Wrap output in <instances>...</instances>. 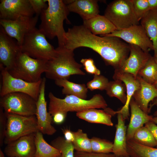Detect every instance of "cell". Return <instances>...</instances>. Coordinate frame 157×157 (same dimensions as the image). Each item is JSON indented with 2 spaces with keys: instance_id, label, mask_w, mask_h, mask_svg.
I'll list each match as a JSON object with an SVG mask.
<instances>
[{
  "instance_id": "1",
  "label": "cell",
  "mask_w": 157,
  "mask_h": 157,
  "mask_svg": "<svg viewBox=\"0 0 157 157\" xmlns=\"http://www.w3.org/2000/svg\"><path fill=\"white\" fill-rule=\"evenodd\" d=\"M67 49L74 50L80 47L90 48L99 54L106 64L111 63L117 57L119 44L115 37H99L93 34L83 25L69 28L65 34Z\"/></svg>"
},
{
  "instance_id": "2",
  "label": "cell",
  "mask_w": 157,
  "mask_h": 157,
  "mask_svg": "<svg viewBox=\"0 0 157 157\" xmlns=\"http://www.w3.org/2000/svg\"><path fill=\"white\" fill-rule=\"evenodd\" d=\"M47 8L41 13L39 28L50 39L57 38L58 47H64L66 32L63 22H69L67 17L69 12L62 0H47Z\"/></svg>"
},
{
  "instance_id": "3",
  "label": "cell",
  "mask_w": 157,
  "mask_h": 157,
  "mask_svg": "<svg viewBox=\"0 0 157 157\" xmlns=\"http://www.w3.org/2000/svg\"><path fill=\"white\" fill-rule=\"evenodd\" d=\"M56 49L55 55L47 62L45 73L47 78L54 81L68 80L72 75L85 74L81 69L82 65L77 63L74 59V50L64 47L58 46Z\"/></svg>"
},
{
  "instance_id": "4",
  "label": "cell",
  "mask_w": 157,
  "mask_h": 157,
  "mask_svg": "<svg viewBox=\"0 0 157 157\" xmlns=\"http://www.w3.org/2000/svg\"><path fill=\"white\" fill-rule=\"evenodd\" d=\"M48 111L52 116L58 112L67 113L69 112L81 111L92 108H107V104L103 97L99 94L94 95L89 100H86L72 95H67L64 99L56 97L51 92L48 95Z\"/></svg>"
},
{
  "instance_id": "5",
  "label": "cell",
  "mask_w": 157,
  "mask_h": 157,
  "mask_svg": "<svg viewBox=\"0 0 157 157\" xmlns=\"http://www.w3.org/2000/svg\"><path fill=\"white\" fill-rule=\"evenodd\" d=\"M47 61L33 58L20 51L13 67L7 70L15 78L28 82H37L42 79L41 76L46 70Z\"/></svg>"
},
{
  "instance_id": "6",
  "label": "cell",
  "mask_w": 157,
  "mask_h": 157,
  "mask_svg": "<svg viewBox=\"0 0 157 157\" xmlns=\"http://www.w3.org/2000/svg\"><path fill=\"white\" fill-rule=\"evenodd\" d=\"M21 51L36 59L48 61L56 53L43 31L35 28L27 33L20 46Z\"/></svg>"
},
{
  "instance_id": "7",
  "label": "cell",
  "mask_w": 157,
  "mask_h": 157,
  "mask_svg": "<svg viewBox=\"0 0 157 157\" xmlns=\"http://www.w3.org/2000/svg\"><path fill=\"white\" fill-rule=\"evenodd\" d=\"M120 30L139 24L135 14L131 0H115L109 3L104 15Z\"/></svg>"
},
{
  "instance_id": "8",
  "label": "cell",
  "mask_w": 157,
  "mask_h": 157,
  "mask_svg": "<svg viewBox=\"0 0 157 157\" xmlns=\"http://www.w3.org/2000/svg\"><path fill=\"white\" fill-rule=\"evenodd\" d=\"M5 113L7 124L5 141L6 144L39 131L35 115L24 116Z\"/></svg>"
},
{
  "instance_id": "9",
  "label": "cell",
  "mask_w": 157,
  "mask_h": 157,
  "mask_svg": "<svg viewBox=\"0 0 157 157\" xmlns=\"http://www.w3.org/2000/svg\"><path fill=\"white\" fill-rule=\"evenodd\" d=\"M0 67L2 79L1 97L11 93L20 92L27 94L37 101L42 79L37 82H28L13 77L2 65L0 64Z\"/></svg>"
},
{
  "instance_id": "10",
  "label": "cell",
  "mask_w": 157,
  "mask_h": 157,
  "mask_svg": "<svg viewBox=\"0 0 157 157\" xmlns=\"http://www.w3.org/2000/svg\"><path fill=\"white\" fill-rule=\"evenodd\" d=\"M1 97L0 107L5 113L24 116L35 115L37 101L30 95L13 92Z\"/></svg>"
},
{
  "instance_id": "11",
  "label": "cell",
  "mask_w": 157,
  "mask_h": 157,
  "mask_svg": "<svg viewBox=\"0 0 157 157\" xmlns=\"http://www.w3.org/2000/svg\"><path fill=\"white\" fill-rule=\"evenodd\" d=\"M38 16L22 17L14 20L0 19V24L6 33L15 39L20 46L26 35L36 28Z\"/></svg>"
},
{
  "instance_id": "12",
  "label": "cell",
  "mask_w": 157,
  "mask_h": 157,
  "mask_svg": "<svg viewBox=\"0 0 157 157\" xmlns=\"http://www.w3.org/2000/svg\"><path fill=\"white\" fill-rule=\"evenodd\" d=\"M101 36L119 38L128 44L138 46L146 52L154 50L151 40L143 27L140 24L134 25L120 30H116L110 34Z\"/></svg>"
},
{
  "instance_id": "13",
  "label": "cell",
  "mask_w": 157,
  "mask_h": 157,
  "mask_svg": "<svg viewBox=\"0 0 157 157\" xmlns=\"http://www.w3.org/2000/svg\"><path fill=\"white\" fill-rule=\"evenodd\" d=\"M46 82V78H42L40 93L36 102L35 115L39 131L43 134L52 135L56 133V130L52 125L53 117L47 110L45 94Z\"/></svg>"
},
{
  "instance_id": "14",
  "label": "cell",
  "mask_w": 157,
  "mask_h": 157,
  "mask_svg": "<svg viewBox=\"0 0 157 157\" xmlns=\"http://www.w3.org/2000/svg\"><path fill=\"white\" fill-rule=\"evenodd\" d=\"M35 14L29 0H0V19L14 20Z\"/></svg>"
},
{
  "instance_id": "15",
  "label": "cell",
  "mask_w": 157,
  "mask_h": 157,
  "mask_svg": "<svg viewBox=\"0 0 157 157\" xmlns=\"http://www.w3.org/2000/svg\"><path fill=\"white\" fill-rule=\"evenodd\" d=\"M0 27V64L8 70L13 66L17 55L21 51L20 47L17 40Z\"/></svg>"
},
{
  "instance_id": "16",
  "label": "cell",
  "mask_w": 157,
  "mask_h": 157,
  "mask_svg": "<svg viewBox=\"0 0 157 157\" xmlns=\"http://www.w3.org/2000/svg\"><path fill=\"white\" fill-rule=\"evenodd\" d=\"M129 44L130 53L128 57L118 69H115L131 74L136 77L151 56L149 52L144 51L137 45Z\"/></svg>"
},
{
  "instance_id": "17",
  "label": "cell",
  "mask_w": 157,
  "mask_h": 157,
  "mask_svg": "<svg viewBox=\"0 0 157 157\" xmlns=\"http://www.w3.org/2000/svg\"><path fill=\"white\" fill-rule=\"evenodd\" d=\"M6 146L4 152L9 157H34L36 151L34 133L20 138Z\"/></svg>"
},
{
  "instance_id": "18",
  "label": "cell",
  "mask_w": 157,
  "mask_h": 157,
  "mask_svg": "<svg viewBox=\"0 0 157 157\" xmlns=\"http://www.w3.org/2000/svg\"><path fill=\"white\" fill-rule=\"evenodd\" d=\"M113 78L114 80L122 81L126 87L127 99L126 103L120 110L116 111L113 110L112 111L113 115L118 113L121 114L125 120L129 118L130 103L134 93L140 88V83L137 76L136 77L131 74L118 69H115Z\"/></svg>"
},
{
  "instance_id": "19",
  "label": "cell",
  "mask_w": 157,
  "mask_h": 157,
  "mask_svg": "<svg viewBox=\"0 0 157 157\" xmlns=\"http://www.w3.org/2000/svg\"><path fill=\"white\" fill-rule=\"evenodd\" d=\"M140 85V88L134 93L133 98L139 107L144 112L148 114L149 104L157 98V89L152 84L144 81L137 75Z\"/></svg>"
},
{
  "instance_id": "20",
  "label": "cell",
  "mask_w": 157,
  "mask_h": 157,
  "mask_svg": "<svg viewBox=\"0 0 157 157\" xmlns=\"http://www.w3.org/2000/svg\"><path fill=\"white\" fill-rule=\"evenodd\" d=\"M129 106L131 115L127 130V140L133 139L135 131L148 122L151 121L153 117L143 111L137 105L133 97Z\"/></svg>"
},
{
  "instance_id": "21",
  "label": "cell",
  "mask_w": 157,
  "mask_h": 157,
  "mask_svg": "<svg viewBox=\"0 0 157 157\" xmlns=\"http://www.w3.org/2000/svg\"><path fill=\"white\" fill-rule=\"evenodd\" d=\"M98 2L96 0H72L66 6L69 12L78 14L83 20H85L99 15Z\"/></svg>"
},
{
  "instance_id": "22",
  "label": "cell",
  "mask_w": 157,
  "mask_h": 157,
  "mask_svg": "<svg viewBox=\"0 0 157 157\" xmlns=\"http://www.w3.org/2000/svg\"><path fill=\"white\" fill-rule=\"evenodd\" d=\"M117 123L115 125L116 131L112 153L116 156L130 157L127 147L126 128L122 115L117 114Z\"/></svg>"
},
{
  "instance_id": "23",
  "label": "cell",
  "mask_w": 157,
  "mask_h": 157,
  "mask_svg": "<svg viewBox=\"0 0 157 157\" xmlns=\"http://www.w3.org/2000/svg\"><path fill=\"white\" fill-rule=\"evenodd\" d=\"M83 25L95 35L108 34L117 30L114 25L105 16L99 15L83 20Z\"/></svg>"
},
{
  "instance_id": "24",
  "label": "cell",
  "mask_w": 157,
  "mask_h": 157,
  "mask_svg": "<svg viewBox=\"0 0 157 157\" xmlns=\"http://www.w3.org/2000/svg\"><path fill=\"white\" fill-rule=\"evenodd\" d=\"M76 116L90 123L101 124L110 126L113 125L111 120L112 115L108 111L107 108L104 110L96 108L88 109L77 112Z\"/></svg>"
},
{
  "instance_id": "25",
  "label": "cell",
  "mask_w": 157,
  "mask_h": 157,
  "mask_svg": "<svg viewBox=\"0 0 157 157\" xmlns=\"http://www.w3.org/2000/svg\"><path fill=\"white\" fill-rule=\"evenodd\" d=\"M140 25L151 40L154 56H157V11L150 10L140 20Z\"/></svg>"
},
{
  "instance_id": "26",
  "label": "cell",
  "mask_w": 157,
  "mask_h": 157,
  "mask_svg": "<svg viewBox=\"0 0 157 157\" xmlns=\"http://www.w3.org/2000/svg\"><path fill=\"white\" fill-rule=\"evenodd\" d=\"M43 134L39 131L34 133L36 151L34 157H60V151L48 143Z\"/></svg>"
},
{
  "instance_id": "27",
  "label": "cell",
  "mask_w": 157,
  "mask_h": 157,
  "mask_svg": "<svg viewBox=\"0 0 157 157\" xmlns=\"http://www.w3.org/2000/svg\"><path fill=\"white\" fill-rule=\"evenodd\" d=\"M55 81L57 85L63 88L62 90L63 94L74 95L86 99L88 89L84 84L75 83L66 79H58Z\"/></svg>"
},
{
  "instance_id": "28",
  "label": "cell",
  "mask_w": 157,
  "mask_h": 157,
  "mask_svg": "<svg viewBox=\"0 0 157 157\" xmlns=\"http://www.w3.org/2000/svg\"><path fill=\"white\" fill-rule=\"evenodd\" d=\"M127 147L130 157H157V148L142 145L133 139L127 140Z\"/></svg>"
},
{
  "instance_id": "29",
  "label": "cell",
  "mask_w": 157,
  "mask_h": 157,
  "mask_svg": "<svg viewBox=\"0 0 157 157\" xmlns=\"http://www.w3.org/2000/svg\"><path fill=\"white\" fill-rule=\"evenodd\" d=\"M105 90L109 97H116L125 104L127 99L126 87L122 81L116 80L109 81Z\"/></svg>"
},
{
  "instance_id": "30",
  "label": "cell",
  "mask_w": 157,
  "mask_h": 157,
  "mask_svg": "<svg viewBox=\"0 0 157 157\" xmlns=\"http://www.w3.org/2000/svg\"><path fill=\"white\" fill-rule=\"evenodd\" d=\"M138 75L149 83L153 85L155 83L157 80V64L154 57L151 56Z\"/></svg>"
},
{
  "instance_id": "31",
  "label": "cell",
  "mask_w": 157,
  "mask_h": 157,
  "mask_svg": "<svg viewBox=\"0 0 157 157\" xmlns=\"http://www.w3.org/2000/svg\"><path fill=\"white\" fill-rule=\"evenodd\" d=\"M73 133L74 139L72 143L74 149L78 151L92 152L90 139L88 138L87 134L81 129L73 132Z\"/></svg>"
},
{
  "instance_id": "32",
  "label": "cell",
  "mask_w": 157,
  "mask_h": 157,
  "mask_svg": "<svg viewBox=\"0 0 157 157\" xmlns=\"http://www.w3.org/2000/svg\"><path fill=\"white\" fill-rule=\"evenodd\" d=\"M133 139L137 142L145 146L152 147L156 146L153 135L145 126H142L135 131Z\"/></svg>"
},
{
  "instance_id": "33",
  "label": "cell",
  "mask_w": 157,
  "mask_h": 157,
  "mask_svg": "<svg viewBox=\"0 0 157 157\" xmlns=\"http://www.w3.org/2000/svg\"><path fill=\"white\" fill-rule=\"evenodd\" d=\"M51 145L60 151L61 154L60 157H74L72 143L67 141L64 137H57L51 142Z\"/></svg>"
},
{
  "instance_id": "34",
  "label": "cell",
  "mask_w": 157,
  "mask_h": 157,
  "mask_svg": "<svg viewBox=\"0 0 157 157\" xmlns=\"http://www.w3.org/2000/svg\"><path fill=\"white\" fill-rule=\"evenodd\" d=\"M92 152L101 153H112L113 143L106 140L93 137L90 139Z\"/></svg>"
},
{
  "instance_id": "35",
  "label": "cell",
  "mask_w": 157,
  "mask_h": 157,
  "mask_svg": "<svg viewBox=\"0 0 157 157\" xmlns=\"http://www.w3.org/2000/svg\"><path fill=\"white\" fill-rule=\"evenodd\" d=\"M134 13L139 22L150 10L147 0H131Z\"/></svg>"
},
{
  "instance_id": "36",
  "label": "cell",
  "mask_w": 157,
  "mask_h": 157,
  "mask_svg": "<svg viewBox=\"0 0 157 157\" xmlns=\"http://www.w3.org/2000/svg\"><path fill=\"white\" fill-rule=\"evenodd\" d=\"M109 81L104 76L94 75L93 79L88 82L86 84L88 89L91 91L96 90H106Z\"/></svg>"
},
{
  "instance_id": "37",
  "label": "cell",
  "mask_w": 157,
  "mask_h": 157,
  "mask_svg": "<svg viewBox=\"0 0 157 157\" xmlns=\"http://www.w3.org/2000/svg\"><path fill=\"white\" fill-rule=\"evenodd\" d=\"M80 62L84 68L88 73L96 75H100V71L95 65L93 60L91 58H83Z\"/></svg>"
},
{
  "instance_id": "38",
  "label": "cell",
  "mask_w": 157,
  "mask_h": 157,
  "mask_svg": "<svg viewBox=\"0 0 157 157\" xmlns=\"http://www.w3.org/2000/svg\"><path fill=\"white\" fill-rule=\"evenodd\" d=\"M7 119L6 113L3 108H0V145L3 144L5 139L7 129Z\"/></svg>"
},
{
  "instance_id": "39",
  "label": "cell",
  "mask_w": 157,
  "mask_h": 157,
  "mask_svg": "<svg viewBox=\"0 0 157 157\" xmlns=\"http://www.w3.org/2000/svg\"><path fill=\"white\" fill-rule=\"evenodd\" d=\"M35 14L39 16L48 7L47 0H29Z\"/></svg>"
},
{
  "instance_id": "40",
  "label": "cell",
  "mask_w": 157,
  "mask_h": 157,
  "mask_svg": "<svg viewBox=\"0 0 157 157\" xmlns=\"http://www.w3.org/2000/svg\"><path fill=\"white\" fill-rule=\"evenodd\" d=\"M74 157H116L114 154L110 153H97L92 152H77L74 154Z\"/></svg>"
},
{
  "instance_id": "41",
  "label": "cell",
  "mask_w": 157,
  "mask_h": 157,
  "mask_svg": "<svg viewBox=\"0 0 157 157\" xmlns=\"http://www.w3.org/2000/svg\"><path fill=\"white\" fill-rule=\"evenodd\" d=\"M67 113L62 112H58L53 116V122L54 123L60 124L62 123L65 120Z\"/></svg>"
},
{
  "instance_id": "42",
  "label": "cell",
  "mask_w": 157,
  "mask_h": 157,
  "mask_svg": "<svg viewBox=\"0 0 157 157\" xmlns=\"http://www.w3.org/2000/svg\"><path fill=\"white\" fill-rule=\"evenodd\" d=\"M145 126L149 129L153 135L156 142L157 148V126L154 123L150 121L146 123Z\"/></svg>"
},
{
  "instance_id": "43",
  "label": "cell",
  "mask_w": 157,
  "mask_h": 157,
  "mask_svg": "<svg viewBox=\"0 0 157 157\" xmlns=\"http://www.w3.org/2000/svg\"><path fill=\"white\" fill-rule=\"evenodd\" d=\"M62 131L65 140L68 142L72 143L74 139L73 132L68 129H63Z\"/></svg>"
},
{
  "instance_id": "44",
  "label": "cell",
  "mask_w": 157,
  "mask_h": 157,
  "mask_svg": "<svg viewBox=\"0 0 157 157\" xmlns=\"http://www.w3.org/2000/svg\"><path fill=\"white\" fill-rule=\"evenodd\" d=\"M150 10L157 11V0H147Z\"/></svg>"
},
{
  "instance_id": "45",
  "label": "cell",
  "mask_w": 157,
  "mask_h": 157,
  "mask_svg": "<svg viewBox=\"0 0 157 157\" xmlns=\"http://www.w3.org/2000/svg\"><path fill=\"white\" fill-rule=\"evenodd\" d=\"M155 105H157V98L154 100L152 104L150 105L149 107V113L150 112L151 108L153 106ZM154 115L155 117L157 116V110L154 112Z\"/></svg>"
},
{
  "instance_id": "46",
  "label": "cell",
  "mask_w": 157,
  "mask_h": 157,
  "mask_svg": "<svg viewBox=\"0 0 157 157\" xmlns=\"http://www.w3.org/2000/svg\"><path fill=\"white\" fill-rule=\"evenodd\" d=\"M151 121L157 124V116L153 117Z\"/></svg>"
},
{
  "instance_id": "47",
  "label": "cell",
  "mask_w": 157,
  "mask_h": 157,
  "mask_svg": "<svg viewBox=\"0 0 157 157\" xmlns=\"http://www.w3.org/2000/svg\"><path fill=\"white\" fill-rule=\"evenodd\" d=\"M155 87L157 89V80L155 83L153 84Z\"/></svg>"
},
{
  "instance_id": "48",
  "label": "cell",
  "mask_w": 157,
  "mask_h": 157,
  "mask_svg": "<svg viewBox=\"0 0 157 157\" xmlns=\"http://www.w3.org/2000/svg\"><path fill=\"white\" fill-rule=\"evenodd\" d=\"M154 59L156 62L157 64V56H154Z\"/></svg>"
},
{
  "instance_id": "49",
  "label": "cell",
  "mask_w": 157,
  "mask_h": 157,
  "mask_svg": "<svg viewBox=\"0 0 157 157\" xmlns=\"http://www.w3.org/2000/svg\"><path fill=\"white\" fill-rule=\"evenodd\" d=\"M116 157H126L120 156H116Z\"/></svg>"
},
{
  "instance_id": "50",
  "label": "cell",
  "mask_w": 157,
  "mask_h": 157,
  "mask_svg": "<svg viewBox=\"0 0 157 157\" xmlns=\"http://www.w3.org/2000/svg\"></svg>"
}]
</instances>
